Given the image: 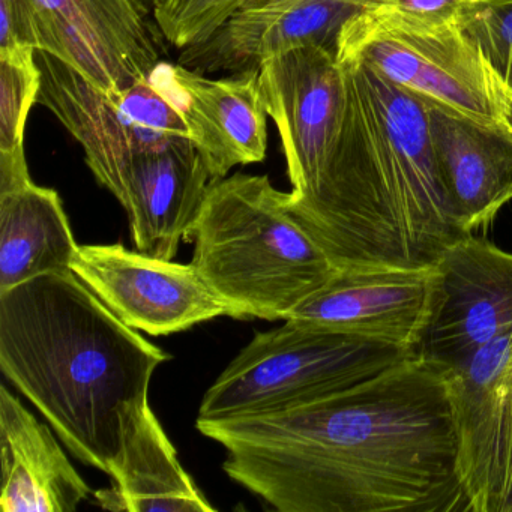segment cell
I'll list each match as a JSON object with an SVG mask.
<instances>
[{
	"instance_id": "obj_23",
	"label": "cell",
	"mask_w": 512,
	"mask_h": 512,
	"mask_svg": "<svg viewBox=\"0 0 512 512\" xmlns=\"http://www.w3.org/2000/svg\"><path fill=\"white\" fill-rule=\"evenodd\" d=\"M245 0H152L161 37L184 50L208 40Z\"/></svg>"
},
{
	"instance_id": "obj_25",
	"label": "cell",
	"mask_w": 512,
	"mask_h": 512,
	"mask_svg": "<svg viewBox=\"0 0 512 512\" xmlns=\"http://www.w3.org/2000/svg\"><path fill=\"white\" fill-rule=\"evenodd\" d=\"M14 46L40 50V32L31 0H0V49Z\"/></svg>"
},
{
	"instance_id": "obj_14",
	"label": "cell",
	"mask_w": 512,
	"mask_h": 512,
	"mask_svg": "<svg viewBox=\"0 0 512 512\" xmlns=\"http://www.w3.org/2000/svg\"><path fill=\"white\" fill-rule=\"evenodd\" d=\"M439 281L437 265L340 271L287 319L418 352L433 316Z\"/></svg>"
},
{
	"instance_id": "obj_5",
	"label": "cell",
	"mask_w": 512,
	"mask_h": 512,
	"mask_svg": "<svg viewBox=\"0 0 512 512\" xmlns=\"http://www.w3.org/2000/svg\"><path fill=\"white\" fill-rule=\"evenodd\" d=\"M418 355L407 347L299 320L253 340L206 391L197 421L292 409L373 379Z\"/></svg>"
},
{
	"instance_id": "obj_9",
	"label": "cell",
	"mask_w": 512,
	"mask_h": 512,
	"mask_svg": "<svg viewBox=\"0 0 512 512\" xmlns=\"http://www.w3.org/2000/svg\"><path fill=\"white\" fill-rule=\"evenodd\" d=\"M71 271L125 325L149 335H172L229 316L191 263L158 259L121 244L80 245Z\"/></svg>"
},
{
	"instance_id": "obj_19",
	"label": "cell",
	"mask_w": 512,
	"mask_h": 512,
	"mask_svg": "<svg viewBox=\"0 0 512 512\" xmlns=\"http://www.w3.org/2000/svg\"><path fill=\"white\" fill-rule=\"evenodd\" d=\"M79 247L55 190L31 176L0 184V293L43 275L73 272Z\"/></svg>"
},
{
	"instance_id": "obj_10",
	"label": "cell",
	"mask_w": 512,
	"mask_h": 512,
	"mask_svg": "<svg viewBox=\"0 0 512 512\" xmlns=\"http://www.w3.org/2000/svg\"><path fill=\"white\" fill-rule=\"evenodd\" d=\"M40 50L103 91L130 88L160 67L163 52L137 0H31Z\"/></svg>"
},
{
	"instance_id": "obj_2",
	"label": "cell",
	"mask_w": 512,
	"mask_h": 512,
	"mask_svg": "<svg viewBox=\"0 0 512 512\" xmlns=\"http://www.w3.org/2000/svg\"><path fill=\"white\" fill-rule=\"evenodd\" d=\"M340 62V131L311 187L286 193L287 211L338 271L436 265L466 233L440 181L424 100L361 59Z\"/></svg>"
},
{
	"instance_id": "obj_6",
	"label": "cell",
	"mask_w": 512,
	"mask_h": 512,
	"mask_svg": "<svg viewBox=\"0 0 512 512\" xmlns=\"http://www.w3.org/2000/svg\"><path fill=\"white\" fill-rule=\"evenodd\" d=\"M37 61L38 104L73 134L92 175L112 194L131 161L190 137L172 64L161 62L130 88L103 91L49 53L37 52Z\"/></svg>"
},
{
	"instance_id": "obj_1",
	"label": "cell",
	"mask_w": 512,
	"mask_h": 512,
	"mask_svg": "<svg viewBox=\"0 0 512 512\" xmlns=\"http://www.w3.org/2000/svg\"><path fill=\"white\" fill-rule=\"evenodd\" d=\"M230 479L280 512H467L448 370L410 356L292 409L197 421Z\"/></svg>"
},
{
	"instance_id": "obj_13",
	"label": "cell",
	"mask_w": 512,
	"mask_h": 512,
	"mask_svg": "<svg viewBox=\"0 0 512 512\" xmlns=\"http://www.w3.org/2000/svg\"><path fill=\"white\" fill-rule=\"evenodd\" d=\"M386 0H245L203 43L181 50L178 64L202 74L259 70L299 47L337 53L344 28Z\"/></svg>"
},
{
	"instance_id": "obj_21",
	"label": "cell",
	"mask_w": 512,
	"mask_h": 512,
	"mask_svg": "<svg viewBox=\"0 0 512 512\" xmlns=\"http://www.w3.org/2000/svg\"><path fill=\"white\" fill-rule=\"evenodd\" d=\"M37 49H0V154L25 151L26 124L41 91Z\"/></svg>"
},
{
	"instance_id": "obj_22",
	"label": "cell",
	"mask_w": 512,
	"mask_h": 512,
	"mask_svg": "<svg viewBox=\"0 0 512 512\" xmlns=\"http://www.w3.org/2000/svg\"><path fill=\"white\" fill-rule=\"evenodd\" d=\"M512 118V0H481L460 20Z\"/></svg>"
},
{
	"instance_id": "obj_17",
	"label": "cell",
	"mask_w": 512,
	"mask_h": 512,
	"mask_svg": "<svg viewBox=\"0 0 512 512\" xmlns=\"http://www.w3.org/2000/svg\"><path fill=\"white\" fill-rule=\"evenodd\" d=\"M188 133L212 182L230 170L262 163L268 151V112L259 70L211 79L173 65Z\"/></svg>"
},
{
	"instance_id": "obj_4",
	"label": "cell",
	"mask_w": 512,
	"mask_h": 512,
	"mask_svg": "<svg viewBox=\"0 0 512 512\" xmlns=\"http://www.w3.org/2000/svg\"><path fill=\"white\" fill-rule=\"evenodd\" d=\"M188 241L191 265L233 319L286 320L340 272L268 176L212 182Z\"/></svg>"
},
{
	"instance_id": "obj_12",
	"label": "cell",
	"mask_w": 512,
	"mask_h": 512,
	"mask_svg": "<svg viewBox=\"0 0 512 512\" xmlns=\"http://www.w3.org/2000/svg\"><path fill=\"white\" fill-rule=\"evenodd\" d=\"M266 112L277 125L292 196H301L325 164L340 131L346 71L337 53L299 47L259 67Z\"/></svg>"
},
{
	"instance_id": "obj_8",
	"label": "cell",
	"mask_w": 512,
	"mask_h": 512,
	"mask_svg": "<svg viewBox=\"0 0 512 512\" xmlns=\"http://www.w3.org/2000/svg\"><path fill=\"white\" fill-rule=\"evenodd\" d=\"M467 512H512V331L448 370Z\"/></svg>"
},
{
	"instance_id": "obj_3",
	"label": "cell",
	"mask_w": 512,
	"mask_h": 512,
	"mask_svg": "<svg viewBox=\"0 0 512 512\" xmlns=\"http://www.w3.org/2000/svg\"><path fill=\"white\" fill-rule=\"evenodd\" d=\"M169 353L125 325L74 272L0 293V370L80 461L112 476Z\"/></svg>"
},
{
	"instance_id": "obj_18",
	"label": "cell",
	"mask_w": 512,
	"mask_h": 512,
	"mask_svg": "<svg viewBox=\"0 0 512 512\" xmlns=\"http://www.w3.org/2000/svg\"><path fill=\"white\" fill-rule=\"evenodd\" d=\"M0 457L5 512H74L89 485L68 460L47 425L0 386Z\"/></svg>"
},
{
	"instance_id": "obj_15",
	"label": "cell",
	"mask_w": 512,
	"mask_h": 512,
	"mask_svg": "<svg viewBox=\"0 0 512 512\" xmlns=\"http://www.w3.org/2000/svg\"><path fill=\"white\" fill-rule=\"evenodd\" d=\"M422 100L434 160L458 227L467 235L490 226L512 200V121L473 118Z\"/></svg>"
},
{
	"instance_id": "obj_16",
	"label": "cell",
	"mask_w": 512,
	"mask_h": 512,
	"mask_svg": "<svg viewBox=\"0 0 512 512\" xmlns=\"http://www.w3.org/2000/svg\"><path fill=\"white\" fill-rule=\"evenodd\" d=\"M211 184L190 137L131 161L113 196L127 211L137 251L173 260L179 242L190 238Z\"/></svg>"
},
{
	"instance_id": "obj_20",
	"label": "cell",
	"mask_w": 512,
	"mask_h": 512,
	"mask_svg": "<svg viewBox=\"0 0 512 512\" xmlns=\"http://www.w3.org/2000/svg\"><path fill=\"white\" fill-rule=\"evenodd\" d=\"M112 479V488L95 494L110 511H215L185 472L151 406L128 433Z\"/></svg>"
},
{
	"instance_id": "obj_7",
	"label": "cell",
	"mask_w": 512,
	"mask_h": 512,
	"mask_svg": "<svg viewBox=\"0 0 512 512\" xmlns=\"http://www.w3.org/2000/svg\"><path fill=\"white\" fill-rule=\"evenodd\" d=\"M337 59H361L406 91L473 118L512 121L502 92L460 23L407 25L377 8L344 28Z\"/></svg>"
},
{
	"instance_id": "obj_11",
	"label": "cell",
	"mask_w": 512,
	"mask_h": 512,
	"mask_svg": "<svg viewBox=\"0 0 512 512\" xmlns=\"http://www.w3.org/2000/svg\"><path fill=\"white\" fill-rule=\"evenodd\" d=\"M439 292L418 355L454 370L512 331V253L472 233L436 263Z\"/></svg>"
},
{
	"instance_id": "obj_24",
	"label": "cell",
	"mask_w": 512,
	"mask_h": 512,
	"mask_svg": "<svg viewBox=\"0 0 512 512\" xmlns=\"http://www.w3.org/2000/svg\"><path fill=\"white\" fill-rule=\"evenodd\" d=\"M481 0H386L380 10L401 23L413 26H446L460 23L461 17Z\"/></svg>"
}]
</instances>
